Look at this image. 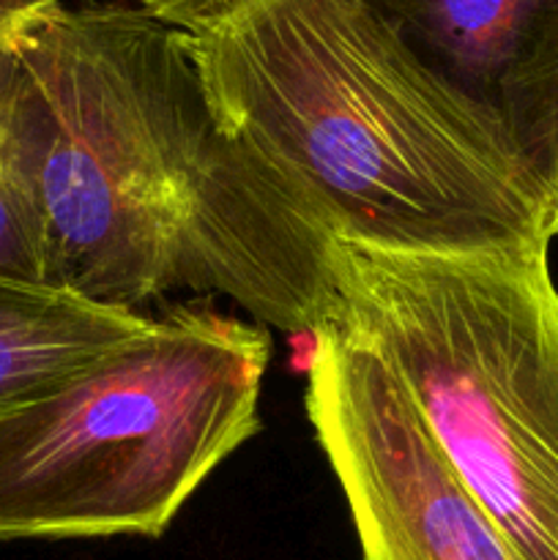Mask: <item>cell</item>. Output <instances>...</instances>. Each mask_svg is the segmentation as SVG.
<instances>
[{
	"mask_svg": "<svg viewBox=\"0 0 558 560\" xmlns=\"http://www.w3.org/2000/svg\"><path fill=\"white\" fill-rule=\"evenodd\" d=\"M120 3L135 5V9L146 11V14L178 27V31L191 33L233 11L244 0H120Z\"/></svg>",
	"mask_w": 558,
	"mask_h": 560,
	"instance_id": "obj_10",
	"label": "cell"
},
{
	"mask_svg": "<svg viewBox=\"0 0 558 560\" xmlns=\"http://www.w3.org/2000/svg\"><path fill=\"white\" fill-rule=\"evenodd\" d=\"M186 36L230 135L332 241L550 249L547 202L501 115L364 0H244Z\"/></svg>",
	"mask_w": 558,
	"mask_h": 560,
	"instance_id": "obj_2",
	"label": "cell"
},
{
	"mask_svg": "<svg viewBox=\"0 0 558 560\" xmlns=\"http://www.w3.org/2000/svg\"><path fill=\"white\" fill-rule=\"evenodd\" d=\"M44 277L142 312L189 290L315 337L334 241L230 135L189 36L126 3H58L14 38Z\"/></svg>",
	"mask_w": 558,
	"mask_h": 560,
	"instance_id": "obj_1",
	"label": "cell"
},
{
	"mask_svg": "<svg viewBox=\"0 0 558 560\" xmlns=\"http://www.w3.org/2000/svg\"><path fill=\"white\" fill-rule=\"evenodd\" d=\"M266 326L175 304L0 413V541L156 539L260 430Z\"/></svg>",
	"mask_w": 558,
	"mask_h": 560,
	"instance_id": "obj_4",
	"label": "cell"
},
{
	"mask_svg": "<svg viewBox=\"0 0 558 560\" xmlns=\"http://www.w3.org/2000/svg\"><path fill=\"white\" fill-rule=\"evenodd\" d=\"M304 405L361 560H514L370 348L323 326L306 359Z\"/></svg>",
	"mask_w": 558,
	"mask_h": 560,
	"instance_id": "obj_5",
	"label": "cell"
},
{
	"mask_svg": "<svg viewBox=\"0 0 558 560\" xmlns=\"http://www.w3.org/2000/svg\"><path fill=\"white\" fill-rule=\"evenodd\" d=\"M151 317L0 273V413L135 339Z\"/></svg>",
	"mask_w": 558,
	"mask_h": 560,
	"instance_id": "obj_7",
	"label": "cell"
},
{
	"mask_svg": "<svg viewBox=\"0 0 558 560\" xmlns=\"http://www.w3.org/2000/svg\"><path fill=\"white\" fill-rule=\"evenodd\" d=\"M328 326L370 348L514 560H558V288L550 249L332 244Z\"/></svg>",
	"mask_w": 558,
	"mask_h": 560,
	"instance_id": "obj_3",
	"label": "cell"
},
{
	"mask_svg": "<svg viewBox=\"0 0 558 560\" xmlns=\"http://www.w3.org/2000/svg\"><path fill=\"white\" fill-rule=\"evenodd\" d=\"M20 88L22 60L14 42H0V273L47 284L42 217L16 126Z\"/></svg>",
	"mask_w": 558,
	"mask_h": 560,
	"instance_id": "obj_8",
	"label": "cell"
},
{
	"mask_svg": "<svg viewBox=\"0 0 558 560\" xmlns=\"http://www.w3.org/2000/svg\"><path fill=\"white\" fill-rule=\"evenodd\" d=\"M507 135L547 202L558 238V47L520 66L496 98Z\"/></svg>",
	"mask_w": 558,
	"mask_h": 560,
	"instance_id": "obj_9",
	"label": "cell"
},
{
	"mask_svg": "<svg viewBox=\"0 0 558 560\" xmlns=\"http://www.w3.org/2000/svg\"><path fill=\"white\" fill-rule=\"evenodd\" d=\"M58 3L60 0H0V42H11L22 27Z\"/></svg>",
	"mask_w": 558,
	"mask_h": 560,
	"instance_id": "obj_11",
	"label": "cell"
},
{
	"mask_svg": "<svg viewBox=\"0 0 558 560\" xmlns=\"http://www.w3.org/2000/svg\"><path fill=\"white\" fill-rule=\"evenodd\" d=\"M452 85L496 109L503 80L558 47V0H364Z\"/></svg>",
	"mask_w": 558,
	"mask_h": 560,
	"instance_id": "obj_6",
	"label": "cell"
}]
</instances>
